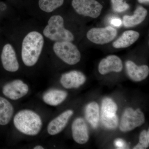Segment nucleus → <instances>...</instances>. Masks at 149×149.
Instances as JSON below:
<instances>
[{
    "mask_svg": "<svg viewBox=\"0 0 149 149\" xmlns=\"http://www.w3.org/2000/svg\"><path fill=\"white\" fill-rule=\"evenodd\" d=\"M114 144L118 149L127 148V145L126 143L121 139H117L114 141Z\"/></svg>",
    "mask_w": 149,
    "mask_h": 149,
    "instance_id": "nucleus-25",
    "label": "nucleus"
},
{
    "mask_svg": "<svg viewBox=\"0 0 149 149\" xmlns=\"http://www.w3.org/2000/svg\"><path fill=\"white\" fill-rule=\"evenodd\" d=\"M123 68V65L120 58L112 55L108 56L100 62L98 70L101 74L104 75L111 72H121Z\"/></svg>",
    "mask_w": 149,
    "mask_h": 149,
    "instance_id": "nucleus-13",
    "label": "nucleus"
},
{
    "mask_svg": "<svg viewBox=\"0 0 149 149\" xmlns=\"http://www.w3.org/2000/svg\"><path fill=\"white\" fill-rule=\"evenodd\" d=\"M34 149H44V147L41 146H37L33 148Z\"/></svg>",
    "mask_w": 149,
    "mask_h": 149,
    "instance_id": "nucleus-28",
    "label": "nucleus"
},
{
    "mask_svg": "<svg viewBox=\"0 0 149 149\" xmlns=\"http://www.w3.org/2000/svg\"><path fill=\"white\" fill-rule=\"evenodd\" d=\"M44 44L42 35L36 31L29 32L23 40L22 48V58L25 65H35L40 57Z\"/></svg>",
    "mask_w": 149,
    "mask_h": 149,
    "instance_id": "nucleus-1",
    "label": "nucleus"
},
{
    "mask_svg": "<svg viewBox=\"0 0 149 149\" xmlns=\"http://www.w3.org/2000/svg\"><path fill=\"white\" fill-rule=\"evenodd\" d=\"M111 23L112 25L116 27H120L122 25V21L120 19L115 17L112 19L111 20Z\"/></svg>",
    "mask_w": 149,
    "mask_h": 149,
    "instance_id": "nucleus-26",
    "label": "nucleus"
},
{
    "mask_svg": "<svg viewBox=\"0 0 149 149\" xmlns=\"http://www.w3.org/2000/svg\"><path fill=\"white\" fill-rule=\"evenodd\" d=\"M13 123L19 131L30 136L38 135L42 126V120L40 116L29 109L19 111L14 118Z\"/></svg>",
    "mask_w": 149,
    "mask_h": 149,
    "instance_id": "nucleus-2",
    "label": "nucleus"
},
{
    "mask_svg": "<svg viewBox=\"0 0 149 149\" xmlns=\"http://www.w3.org/2000/svg\"><path fill=\"white\" fill-rule=\"evenodd\" d=\"M64 0H39V5L42 10L51 13L61 6Z\"/></svg>",
    "mask_w": 149,
    "mask_h": 149,
    "instance_id": "nucleus-21",
    "label": "nucleus"
},
{
    "mask_svg": "<svg viewBox=\"0 0 149 149\" xmlns=\"http://www.w3.org/2000/svg\"><path fill=\"white\" fill-rule=\"evenodd\" d=\"M145 121V115L140 109L134 110L132 108H127L123 113L119 129L122 132H129L141 126Z\"/></svg>",
    "mask_w": 149,
    "mask_h": 149,
    "instance_id": "nucleus-5",
    "label": "nucleus"
},
{
    "mask_svg": "<svg viewBox=\"0 0 149 149\" xmlns=\"http://www.w3.org/2000/svg\"><path fill=\"white\" fill-rule=\"evenodd\" d=\"M29 87L22 80H13L6 84L3 88V93L10 100H16L23 97L29 92Z\"/></svg>",
    "mask_w": 149,
    "mask_h": 149,
    "instance_id": "nucleus-8",
    "label": "nucleus"
},
{
    "mask_svg": "<svg viewBox=\"0 0 149 149\" xmlns=\"http://www.w3.org/2000/svg\"><path fill=\"white\" fill-rule=\"evenodd\" d=\"M53 49L56 54L67 64L73 65L80 61V51L71 42H56L54 44Z\"/></svg>",
    "mask_w": 149,
    "mask_h": 149,
    "instance_id": "nucleus-4",
    "label": "nucleus"
},
{
    "mask_svg": "<svg viewBox=\"0 0 149 149\" xmlns=\"http://www.w3.org/2000/svg\"><path fill=\"white\" fill-rule=\"evenodd\" d=\"M71 129L72 138L76 143L84 144L88 142L89 131L87 124L83 118H76L72 122Z\"/></svg>",
    "mask_w": 149,
    "mask_h": 149,
    "instance_id": "nucleus-12",
    "label": "nucleus"
},
{
    "mask_svg": "<svg viewBox=\"0 0 149 149\" xmlns=\"http://www.w3.org/2000/svg\"><path fill=\"white\" fill-rule=\"evenodd\" d=\"M125 68L128 77L135 82H140L145 80L149 74V68L147 65L138 66L131 61L125 63Z\"/></svg>",
    "mask_w": 149,
    "mask_h": 149,
    "instance_id": "nucleus-14",
    "label": "nucleus"
},
{
    "mask_svg": "<svg viewBox=\"0 0 149 149\" xmlns=\"http://www.w3.org/2000/svg\"><path fill=\"white\" fill-rule=\"evenodd\" d=\"M13 112V107L12 104L6 99L0 97V125L8 124Z\"/></svg>",
    "mask_w": 149,
    "mask_h": 149,
    "instance_id": "nucleus-18",
    "label": "nucleus"
},
{
    "mask_svg": "<svg viewBox=\"0 0 149 149\" xmlns=\"http://www.w3.org/2000/svg\"><path fill=\"white\" fill-rule=\"evenodd\" d=\"M44 35L53 41L72 42L74 39L73 34L65 28L64 20L60 15L51 17L48 24L43 31Z\"/></svg>",
    "mask_w": 149,
    "mask_h": 149,
    "instance_id": "nucleus-3",
    "label": "nucleus"
},
{
    "mask_svg": "<svg viewBox=\"0 0 149 149\" xmlns=\"http://www.w3.org/2000/svg\"><path fill=\"white\" fill-rule=\"evenodd\" d=\"M86 77L83 72L72 70L61 75L60 83L64 88L67 89L79 88L85 83Z\"/></svg>",
    "mask_w": 149,
    "mask_h": 149,
    "instance_id": "nucleus-10",
    "label": "nucleus"
},
{
    "mask_svg": "<svg viewBox=\"0 0 149 149\" xmlns=\"http://www.w3.org/2000/svg\"><path fill=\"white\" fill-rule=\"evenodd\" d=\"M1 59L4 68L9 72H15L19 68L18 61L12 46L7 44L3 48Z\"/></svg>",
    "mask_w": 149,
    "mask_h": 149,
    "instance_id": "nucleus-9",
    "label": "nucleus"
},
{
    "mask_svg": "<svg viewBox=\"0 0 149 149\" xmlns=\"http://www.w3.org/2000/svg\"><path fill=\"white\" fill-rule=\"evenodd\" d=\"M138 2L141 3H148L149 0H138Z\"/></svg>",
    "mask_w": 149,
    "mask_h": 149,
    "instance_id": "nucleus-27",
    "label": "nucleus"
},
{
    "mask_svg": "<svg viewBox=\"0 0 149 149\" xmlns=\"http://www.w3.org/2000/svg\"><path fill=\"white\" fill-rule=\"evenodd\" d=\"M149 146V130H145L140 134L139 143L134 147V149H146Z\"/></svg>",
    "mask_w": 149,
    "mask_h": 149,
    "instance_id": "nucleus-23",
    "label": "nucleus"
},
{
    "mask_svg": "<svg viewBox=\"0 0 149 149\" xmlns=\"http://www.w3.org/2000/svg\"><path fill=\"white\" fill-rule=\"evenodd\" d=\"M148 15V11L143 7L139 6L136 9L132 16L123 17V24L126 27H134L140 24L145 20Z\"/></svg>",
    "mask_w": 149,
    "mask_h": 149,
    "instance_id": "nucleus-17",
    "label": "nucleus"
},
{
    "mask_svg": "<svg viewBox=\"0 0 149 149\" xmlns=\"http://www.w3.org/2000/svg\"><path fill=\"white\" fill-rule=\"evenodd\" d=\"M117 35V31L113 27L93 28L88 31L87 37L91 42L98 45H104L113 41Z\"/></svg>",
    "mask_w": 149,
    "mask_h": 149,
    "instance_id": "nucleus-7",
    "label": "nucleus"
},
{
    "mask_svg": "<svg viewBox=\"0 0 149 149\" xmlns=\"http://www.w3.org/2000/svg\"><path fill=\"white\" fill-rule=\"evenodd\" d=\"M118 109L117 104L109 98L104 99L102 102L101 115L112 116L116 115Z\"/></svg>",
    "mask_w": 149,
    "mask_h": 149,
    "instance_id": "nucleus-20",
    "label": "nucleus"
},
{
    "mask_svg": "<svg viewBox=\"0 0 149 149\" xmlns=\"http://www.w3.org/2000/svg\"><path fill=\"white\" fill-rule=\"evenodd\" d=\"M140 37L139 32L133 30H128L113 43V47L116 49H121L130 47Z\"/></svg>",
    "mask_w": 149,
    "mask_h": 149,
    "instance_id": "nucleus-16",
    "label": "nucleus"
},
{
    "mask_svg": "<svg viewBox=\"0 0 149 149\" xmlns=\"http://www.w3.org/2000/svg\"><path fill=\"white\" fill-rule=\"evenodd\" d=\"M85 117L93 128L97 127L100 118V108L98 104L95 102L87 105L85 108Z\"/></svg>",
    "mask_w": 149,
    "mask_h": 149,
    "instance_id": "nucleus-19",
    "label": "nucleus"
},
{
    "mask_svg": "<svg viewBox=\"0 0 149 149\" xmlns=\"http://www.w3.org/2000/svg\"><path fill=\"white\" fill-rule=\"evenodd\" d=\"M101 120L103 125L109 129H115L118 124V118L116 115L112 116H108L101 115Z\"/></svg>",
    "mask_w": 149,
    "mask_h": 149,
    "instance_id": "nucleus-22",
    "label": "nucleus"
},
{
    "mask_svg": "<svg viewBox=\"0 0 149 149\" xmlns=\"http://www.w3.org/2000/svg\"><path fill=\"white\" fill-rule=\"evenodd\" d=\"M72 5L77 13L93 18L100 16L103 8L96 0H72Z\"/></svg>",
    "mask_w": 149,
    "mask_h": 149,
    "instance_id": "nucleus-6",
    "label": "nucleus"
},
{
    "mask_svg": "<svg viewBox=\"0 0 149 149\" xmlns=\"http://www.w3.org/2000/svg\"><path fill=\"white\" fill-rule=\"evenodd\" d=\"M68 96L65 91L58 89H52L47 91L43 96L46 104L52 106H56L64 102Z\"/></svg>",
    "mask_w": 149,
    "mask_h": 149,
    "instance_id": "nucleus-15",
    "label": "nucleus"
},
{
    "mask_svg": "<svg viewBox=\"0 0 149 149\" xmlns=\"http://www.w3.org/2000/svg\"><path fill=\"white\" fill-rule=\"evenodd\" d=\"M73 113L72 110H67L51 120L47 128L48 133L51 136H54L61 132L66 127Z\"/></svg>",
    "mask_w": 149,
    "mask_h": 149,
    "instance_id": "nucleus-11",
    "label": "nucleus"
},
{
    "mask_svg": "<svg viewBox=\"0 0 149 149\" xmlns=\"http://www.w3.org/2000/svg\"><path fill=\"white\" fill-rule=\"evenodd\" d=\"M111 1L113 10L116 12H122L129 8V5L123 0H111Z\"/></svg>",
    "mask_w": 149,
    "mask_h": 149,
    "instance_id": "nucleus-24",
    "label": "nucleus"
}]
</instances>
